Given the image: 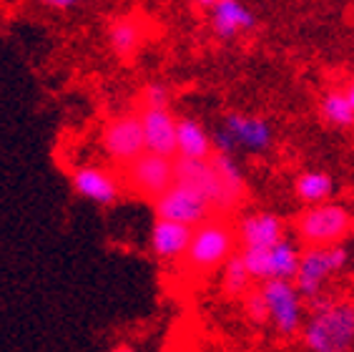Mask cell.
Listing matches in <instances>:
<instances>
[{
  "instance_id": "obj_24",
  "label": "cell",
  "mask_w": 354,
  "mask_h": 352,
  "mask_svg": "<svg viewBox=\"0 0 354 352\" xmlns=\"http://www.w3.org/2000/svg\"><path fill=\"white\" fill-rule=\"evenodd\" d=\"M244 310H246V315H249V319L257 322V325L269 319V310H266V299H264V294H261V290H252L246 294Z\"/></svg>"
},
{
  "instance_id": "obj_21",
  "label": "cell",
  "mask_w": 354,
  "mask_h": 352,
  "mask_svg": "<svg viewBox=\"0 0 354 352\" xmlns=\"http://www.w3.org/2000/svg\"><path fill=\"white\" fill-rule=\"evenodd\" d=\"M322 116H324V121H329L332 126H352L354 109H352V103H349L347 94L332 91V94L324 96V101H322Z\"/></svg>"
},
{
  "instance_id": "obj_13",
  "label": "cell",
  "mask_w": 354,
  "mask_h": 352,
  "mask_svg": "<svg viewBox=\"0 0 354 352\" xmlns=\"http://www.w3.org/2000/svg\"><path fill=\"white\" fill-rule=\"evenodd\" d=\"M236 237L241 249H272L284 239V222L269 211L246 214L236 227Z\"/></svg>"
},
{
  "instance_id": "obj_4",
  "label": "cell",
  "mask_w": 354,
  "mask_h": 352,
  "mask_svg": "<svg viewBox=\"0 0 354 352\" xmlns=\"http://www.w3.org/2000/svg\"><path fill=\"white\" fill-rule=\"evenodd\" d=\"M101 151L113 166L126 169L131 161L146 154V139H143L141 114H118L103 123L101 129Z\"/></svg>"
},
{
  "instance_id": "obj_22",
  "label": "cell",
  "mask_w": 354,
  "mask_h": 352,
  "mask_svg": "<svg viewBox=\"0 0 354 352\" xmlns=\"http://www.w3.org/2000/svg\"><path fill=\"white\" fill-rule=\"evenodd\" d=\"M239 254L244 259L252 279H259V282L272 279V249H241Z\"/></svg>"
},
{
  "instance_id": "obj_19",
  "label": "cell",
  "mask_w": 354,
  "mask_h": 352,
  "mask_svg": "<svg viewBox=\"0 0 354 352\" xmlns=\"http://www.w3.org/2000/svg\"><path fill=\"white\" fill-rule=\"evenodd\" d=\"M301 264V252L297 249V244L289 239H281L277 247H272V279H284V282H294L297 272ZM269 279V282H272Z\"/></svg>"
},
{
  "instance_id": "obj_9",
  "label": "cell",
  "mask_w": 354,
  "mask_h": 352,
  "mask_svg": "<svg viewBox=\"0 0 354 352\" xmlns=\"http://www.w3.org/2000/svg\"><path fill=\"white\" fill-rule=\"evenodd\" d=\"M121 179L101 164H78L71 169L73 194L91 204H98V206H113L121 197Z\"/></svg>"
},
{
  "instance_id": "obj_14",
  "label": "cell",
  "mask_w": 354,
  "mask_h": 352,
  "mask_svg": "<svg viewBox=\"0 0 354 352\" xmlns=\"http://www.w3.org/2000/svg\"><path fill=\"white\" fill-rule=\"evenodd\" d=\"M194 229L176 222L156 219L151 227V252L161 262H181L189 252Z\"/></svg>"
},
{
  "instance_id": "obj_8",
  "label": "cell",
  "mask_w": 354,
  "mask_h": 352,
  "mask_svg": "<svg viewBox=\"0 0 354 352\" xmlns=\"http://www.w3.org/2000/svg\"><path fill=\"white\" fill-rule=\"evenodd\" d=\"M347 267V249L344 247H329V249H307L301 254L299 272L294 285L301 297H319L322 287L332 274Z\"/></svg>"
},
{
  "instance_id": "obj_2",
  "label": "cell",
  "mask_w": 354,
  "mask_h": 352,
  "mask_svg": "<svg viewBox=\"0 0 354 352\" xmlns=\"http://www.w3.org/2000/svg\"><path fill=\"white\" fill-rule=\"evenodd\" d=\"M236 229L221 217H212L194 229L189 252L181 259L186 270L194 274H209L214 270H224V264L236 254Z\"/></svg>"
},
{
  "instance_id": "obj_25",
  "label": "cell",
  "mask_w": 354,
  "mask_h": 352,
  "mask_svg": "<svg viewBox=\"0 0 354 352\" xmlns=\"http://www.w3.org/2000/svg\"><path fill=\"white\" fill-rule=\"evenodd\" d=\"M212 141H214V154H226V156H232L234 154V149H236L239 143H236V139H234L229 131L221 126V129L216 131V134L212 136Z\"/></svg>"
},
{
  "instance_id": "obj_26",
  "label": "cell",
  "mask_w": 354,
  "mask_h": 352,
  "mask_svg": "<svg viewBox=\"0 0 354 352\" xmlns=\"http://www.w3.org/2000/svg\"><path fill=\"white\" fill-rule=\"evenodd\" d=\"M41 6L50 8V10H73V8H78V3L75 0H43Z\"/></svg>"
},
{
  "instance_id": "obj_16",
  "label": "cell",
  "mask_w": 354,
  "mask_h": 352,
  "mask_svg": "<svg viewBox=\"0 0 354 352\" xmlns=\"http://www.w3.org/2000/svg\"><path fill=\"white\" fill-rule=\"evenodd\" d=\"M224 129L236 139L239 146L252 151H266L272 146V126L259 116L229 114L224 118Z\"/></svg>"
},
{
  "instance_id": "obj_18",
  "label": "cell",
  "mask_w": 354,
  "mask_h": 352,
  "mask_svg": "<svg viewBox=\"0 0 354 352\" xmlns=\"http://www.w3.org/2000/svg\"><path fill=\"white\" fill-rule=\"evenodd\" d=\"M294 191H297V197L304 204L319 206V204H327V199L332 197L334 182H332V176L324 174V171H307V174H301L299 179H297Z\"/></svg>"
},
{
  "instance_id": "obj_17",
  "label": "cell",
  "mask_w": 354,
  "mask_h": 352,
  "mask_svg": "<svg viewBox=\"0 0 354 352\" xmlns=\"http://www.w3.org/2000/svg\"><path fill=\"white\" fill-rule=\"evenodd\" d=\"M176 143H178V159H194V161H209L214 156V141L206 134V129L196 118L184 116L178 118L176 129Z\"/></svg>"
},
{
  "instance_id": "obj_27",
  "label": "cell",
  "mask_w": 354,
  "mask_h": 352,
  "mask_svg": "<svg viewBox=\"0 0 354 352\" xmlns=\"http://www.w3.org/2000/svg\"><path fill=\"white\" fill-rule=\"evenodd\" d=\"M109 352H138V350H136V347L126 345V342H118V345H113Z\"/></svg>"
},
{
  "instance_id": "obj_6",
  "label": "cell",
  "mask_w": 354,
  "mask_h": 352,
  "mask_svg": "<svg viewBox=\"0 0 354 352\" xmlns=\"http://www.w3.org/2000/svg\"><path fill=\"white\" fill-rule=\"evenodd\" d=\"M174 171H176V184H184V186L198 191L206 202L212 204L214 211L224 214V211H232L239 204V199L226 189V184L216 174L212 159L209 161H194V159H178L176 156Z\"/></svg>"
},
{
  "instance_id": "obj_11",
  "label": "cell",
  "mask_w": 354,
  "mask_h": 352,
  "mask_svg": "<svg viewBox=\"0 0 354 352\" xmlns=\"http://www.w3.org/2000/svg\"><path fill=\"white\" fill-rule=\"evenodd\" d=\"M201 6L209 8L212 30L221 41H234L257 26V15L239 0H214V3H201Z\"/></svg>"
},
{
  "instance_id": "obj_3",
  "label": "cell",
  "mask_w": 354,
  "mask_h": 352,
  "mask_svg": "<svg viewBox=\"0 0 354 352\" xmlns=\"http://www.w3.org/2000/svg\"><path fill=\"white\" fill-rule=\"evenodd\" d=\"M354 227L352 211L342 204H319L312 206L297 219V237L307 249H329V247H339L344 237Z\"/></svg>"
},
{
  "instance_id": "obj_12",
  "label": "cell",
  "mask_w": 354,
  "mask_h": 352,
  "mask_svg": "<svg viewBox=\"0 0 354 352\" xmlns=\"http://www.w3.org/2000/svg\"><path fill=\"white\" fill-rule=\"evenodd\" d=\"M143 123V139H146V151L166 159H176L178 143L176 129L178 118L171 111H138Z\"/></svg>"
},
{
  "instance_id": "obj_7",
  "label": "cell",
  "mask_w": 354,
  "mask_h": 352,
  "mask_svg": "<svg viewBox=\"0 0 354 352\" xmlns=\"http://www.w3.org/2000/svg\"><path fill=\"white\" fill-rule=\"evenodd\" d=\"M153 211H156V219H166V222H176L196 229L204 222H209L214 214V206L206 202L198 191H194L191 186L184 184H174L164 197L153 202Z\"/></svg>"
},
{
  "instance_id": "obj_5",
  "label": "cell",
  "mask_w": 354,
  "mask_h": 352,
  "mask_svg": "<svg viewBox=\"0 0 354 352\" xmlns=\"http://www.w3.org/2000/svg\"><path fill=\"white\" fill-rule=\"evenodd\" d=\"M121 182L129 186L136 197L156 202L176 184V171H174V159L156 154H141L136 161H131L126 169H121Z\"/></svg>"
},
{
  "instance_id": "obj_15",
  "label": "cell",
  "mask_w": 354,
  "mask_h": 352,
  "mask_svg": "<svg viewBox=\"0 0 354 352\" xmlns=\"http://www.w3.org/2000/svg\"><path fill=\"white\" fill-rule=\"evenodd\" d=\"M146 38V28L136 15H116L111 18L106 26V43H109L111 53L118 58H131L138 53Z\"/></svg>"
},
{
  "instance_id": "obj_1",
  "label": "cell",
  "mask_w": 354,
  "mask_h": 352,
  "mask_svg": "<svg viewBox=\"0 0 354 352\" xmlns=\"http://www.w3.org/2000/svg\"><path fill=\"white\" fill-rule=\"evenodd\" d=\"M314 315L304 327V347L309 352H349L354 347V302L314 297Z\"/></svg>"
},
{
  "instance_id": "obj_20",
  "label": "cell",
  "mask_w": 354,
  "mask_h": 352,
  "mask_svg": "<svg viewBox=\"0 0 354 352\" xmlns=\"http://www.w3.org/2000/svg\"><path fill=\"white\" fill-rule=\"evenodd\" d=\"M221 292L229 297H246L252 292V274L246 270L241 254H234L221 270Z\"/></svg>"
},
{
  "instance_id": "obj_10",
  "label": "cell",
  "mask_w": 354,
  "mask_h": 352,
  "mask_svg": "<svg viewBox=\"0 0 354 352\" xmlns=\"http://www.w3.org/2000/svg\"><path fill=\"white\" fill-rule=\"evenodd\" d=\"M261 294L266 299V310L279 335H297L301 330V294L294 282L272 279L261 285Z\"/></svg>"
},
{
  "instance_id": "obj_28",
  "label": "cell",
  "mask_w": 354,
  "mask_h": 352,
  "mask_svg": "<svg viewBox=\"0 0 354 352\" xmlns=\"http://www.w3.org/2000/svg\"><path fill=\"white\" fill-rule=\"evenodd\" d=\"M344 94H347L349 103H352V109H354V78L349 81V86H347V91H344Z\"/></svg>"
},
{
  "instance_id": "obj_23",
  "label": "cell",
  "mask_w": 354,
  "mask_h": 352,
  "mask_svg": "<svg viewBox=\"0 0 354 352\" xmlns=\"http://www.w3.org/2000/svg\"><path fill=\"white\" fill-rule=\"evenodd\" d=\"M138 103H141V111H169V103H171L169 86L161 81L146 83V86L141 88Z\"/></svg>"
}]
</instances>
